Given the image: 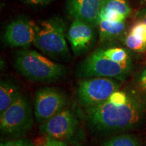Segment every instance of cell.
Wrapping results in <instances>:
<instances>
[{
	"label": "cell",
	"instance_id": "cell-11",
	"mask_svg": "<svg viewBox=\"0 0 146 146\" xmlns=\"http://www.w3.org/2000/svg\"><path fill=\"white\" fill-rule=\"evenodd\" d=\"M105 0H67V11L74 19L98 25Z\"/></svg>",
	"mask_w": 146,
	"mask_h": 146
},
{
	"label": "cell",
	"instance_id": "cell-9",
	"mask_svg": "<svg viewBox=\"0 0 146 146\" xmlns=\"http://www.w3.org/2000/svg\"><path fill=\"white\" fill-rule=\"evenodd\" d=\"M37 25L32 20L20 18L9 24L4 33L5 41L13 47H27L34 43Z\"/></svg>",
	"mask_w": 146,
	"mask_h": 146
},
{
	"label": "cell",
	"instance_id": "cell-20",
	"mask_svg": "<svg viewBox=\"0 0 146 146\" xmlns=\"http://www.w3.org/2000/svg\"><path fill=\"white\" fill-rule=\"evenodd\" d=\"M129 33L146 42V24L141 21H139L132 27Z\"/></svg>",
	"mask_w": 146,
	"mask_h": 146
},
{
	"label": "cell",
	"instance_id": "cell-14",
	"mask_svg": "<svg viewBox=\"0 0 146 146\" xmlns=\"http://www.w3.org/2000/svg\"><path fill=\"white\" fill-rule=\"evenodd\" d=\"M104 146H140L137 139L131 135L124 134L113 137L106 141Z\"/></svg>",
	"mask_w": 146,
	"mask_h": 146
},
{
	"label": "cell",
	"instance_id": "cell-25",
	"mask_svg": "<svg viewBox=\"0 0 146 146\" xmlns=\"http://www.w3.org/2000/svg\"><path fill=\"white\" fill-rule=\"evenodd\" d=\"M136 17L139 20V21H141L146 24V8L139 11L136 14Z\"/></svg>",
	"mask_w": 146,
	"mask_h": 146
},
{
	"label": "cell",
	"instance_id": "cell-7",
	"mask_svg": "<svg viewBox=\"0 0 146 146\" xmlns=\"http://www.w3.org/2000/svg\"><path fill=\"white\" fill-rule=\"evenodd\" d=\"M68 99L62 91L55 87H43L36 91L35 98V115L36 121L43 123L63 110Z\"/></svg>",
	"mask_w": 146,
	"mask_h": 146
},
{
	"label": "cell",
	"instance_id": "cell-10",
	"mask_svg": "<svg viewBox=\"0 0 146 146\" xmlns=\"http://www.w3.org/2000/svg\"><path fill=\"white\" fill-rule=\"evenodd\" d=\"M94 25L74 19L67 33V38L74 54L80 55L92 46L95 39Z\"/></svg>",
	"mask_w": 146,
	"mask_h": 146
},
{
	"label": "cell",
	"instance_id": "cell-15",
	"mask_svg": "<svg viewBox=\"0 0 146 146\" xmlns=\"http://www.w3.org/2000/svg\"><path fill=\"white\" fill-rule=\"evenodd\" d=\"M103 8L117 12L127 17L131 12V8L126 0H105Z\"/></svg>",
	"mask_w": 146,
	"mask_h": 146
},
{
	"label": "cell",
	"instance_id": "cell-3",
	"mask_svg": "<svg viewBox=\"0 0 146 146\" xmlns=\"http://www.w3.org/2000/svg\"><path fill=\"white\" fill-rule=\"evenodd\" d=\"M66 25L61 18L55 16L37 25L33 44L38 50L56 59L67 58L69 50L66 41Z\"/></svg>",
	"mask_w": 146,
	"mask_h": 146
},
{
	"label": "cell",
	"instance_id": "cell-24",
	"mask_svg": "<svg viewBox=\"0 0 146 146\" xmlns=\"http://www.w3.org/2000/svg\"><path fill=\"white\" fill-rule=\"evenodd\" d=\"M25 3L27 4L33 5H45L50 2L52 0H24Z\"/></svg>",
	"mask_w": 146,
	"mask_h": 146
},
{
	"label": "cell",
	"instance_id": "cell-12",
	"mask_svg": "<svg viewBox=\"0 0 146 146\" xmlns=\"http://www.w3.org/2000/svg\"><path fill=\"white\" fill-rule=\"evenodd\" d=\"M19 85L10 80H3L0 83V113L10 106L21 96Z\"/></svg>",
	"mask_w": 146,
	"mask_h": 146
},
{
	"label": "cell",
	"instance_id": "cell-5",
	"mask_svg": "<svg viewBox=\"0 0 146 146\" xmlns=\"http://www.w3.org/2000/svg\"><path fill=\"white\" fill-rule=\"evenodd\" d=\"M33 123L31 102L21 95L0 116V129L8 135H18L28 131Z\"/></svg>",
	"mask_w": 146,
	"mask_h": 146
},
{
	"label": "cell",
	"instance_id": "cell-18",
	"mask_svg": "<svg viewBox=\"0 0 146 146\" xmlns=\"http://www.w3.org/2000/svg\"><path fill=\"white\" fill-rule=\"evenodd\" d=\"M126 17L122 15L117 12L113 10H107V9L102 8L100 12L99 22L100 21H110V22H122L124 21Z\"/></svg>",
	"mask_w": 146,
	"mask_h": 146
},
{
	"label": "cell",
	"instance_id": "cell-6",
	"mask_svg": "<svg viewBox=\"0 0 146 146\" xmlns=\"http://www.w3.org/2000/svg\"><path fill=\"white\" fill-rule=\"evenodd\" d=\"M119 85L112 78L89 77L82 80L77 88L78 100L86 108L104 103L109 99Z\"/></svg>",
	"mask_w": 146,
	"mask_h": 146
},
{
	"label": "cell",
	"instance_id": "cell-13",
	"mask_svg": "<svg viewBox=\"0 0 146 146\" xmlns=\"http://www.w3.org/2000/svg\"><path fill=\"white\" fill-rule=\"evenodd\" d=\"M98 25L100 30V37L102 41L118 37L122 35L125 29L124 21L110 22L100 21Z\"/></svg>",
	"mask_w": 146,
	"mask_h": 146
},
{
	"label": "cell",
	"instance_id": "cell-19",
	"mask_svg": "<svg viewBox=\"0 0 146 146\" xmlns=\"http://www.w3.org/2000/svg\"><path fill=\"white\" fill-rule=\"evenodd\" d=\"M129 94L124 91L116 90L111 95L108 101L112 104L116 106H120L125 104L129 99Z\"/></svg>",
	"mask_w": 146,
	"mask_h": 146
},
{
	"label": "cell",
	"instance_id": "cell-21",
	"mask_svg": "<svg viewBox=\"0 0 146 146\" xmlns=\"http://www.w3.org/2000/svg\"><path fill=\"white\" fill-rule=\"evenodd\" d=\"M0 146H32V144L25 139H16L1 143Z\"/></svg>",
	"mask_w": 146,
	"mask_h": 146
},
{
	"label": "cell",
	"instance_id": "cell-23",
	"mask_svg": "<svg viewBox=\"0 0 146 146\" xmlns=\"http://www.w3.org/2000/svg\"><path fill=\"white\" fill-rule=\"evenodd\" d=\"M139 85L143 91H146V68L141 72L139 76Z\"/></svg>",
	"mask_w": 146,
	"mask_h": 146
},
{
	"label": "cell",
	"instance_id": "cell-4",
	"mask_svg": "<svg viewBox=\"0 0 146 146\" xmlns=\"http://www.w3.org/2000/svg\"><path fill=\"white\" fill-rule=\"evenodd\" d=\"M132 64L131 60L118 63L109 59L102 49L92 52L80 66L78 73L85 78L108 77L124 80L130 72Z\"/></svg>",
	"mask_w": 146,
	"mask_h": 146
},
{
	"label": "cell",
	"instance_id": "cell-17",
	"mask_svg": "<svg viewBox=\"0 0 146 146\" xmlns=\"http://www.w3.org/2000/svg\"><path fill=\"white\" fill-rule=\"evenodd\" d=\"M125 44L131 50L137 52H143L146 50V42L137 38L133 35L129 33L126 36Z\"/></svg>",
	"mask_w": 146,
	"mask_h": 146
},
{
	"label": "cell",
	"instance_id": "cell-16",
	"mask_svg": "<svg viewBox=\"0 0 146 146\" xmlns=\"http://www.w3.org/2000/svg\"><path fill=\"white\" fill-rule=\"evenodd\" d=\"M103 51L107 58L116 62L123 63L131 60L127 51L121 47H112Z\"/></svg>",
	"mask_w": 146,
	"mask_h": 146
},
{
	"label": "cell",
	"instance_id": "cell-1",
	"mask_svg": "<svg viewBox=\"0 0 146 146\" xmlns=\"http://www.w3.org/2000/svg\"><path fill=\"white\" fill-rule=\"evenodd\" d=\"M146 113V104L141 98L129 94L125 104L116 106L106 101L86 108L89 125L100 132H113L132 129L141 123Z\"/></svg>",
	"mask_w": 146,
	"mask_h": 146
},
{
	"label": "cell",
	"instance_id": "cell-8",
	"mask_svg": "<svg viewBox=\"0 0 146 146\" xmlns=\"http://www.w3.org/2000/svg\"><path fill=\"white\" fill-rule=\"evenodd\" d=\"M76 127L75 116L70 110L66 109L42 123L39 132L48 139L65 141L72 137Z\"/></svg>",
	"mask_w": 146,
	"mask_h": 146
},
{
	"label": "cell",
	"instance_id": "cell-2",
	"mask_svg": "<svg viewBox=\"0 0 146 146\" xmlns=\"http://www.w3.org/2000/svg\"><path fill=\"white\" fill-rule=\"evenodd\" d=\"M14 66L24 77L36 82L57 81L66 73L64 66L33 50H21L16 53Z\"/></svg>",
	"mask_w": 146,
	"mask_h": 146
},
{
	"label": "cell",
	"instance_id": "cell-22",
	"mask_svg": "<svg viewBox=\"0 0 146 146\" xmlns=\"http://www.w3.org/2000/svg\"><path fill=\"white\" fill-rule=\"evenodd\" d=\"M41 146H68L66 143L60 140L48 139V140Z\"/></svg>",
	"mask_w": 146,
	"mask_h": 146
}]
</instances>
